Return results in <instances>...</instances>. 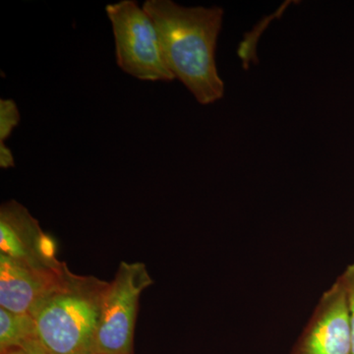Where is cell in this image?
<instances>
[{"instance_id":"1","label":"cell","mask_w":354,"mask_h":354,"mask_svg":"<svg viewBox=\"0 0 354 354\" xmlns=\"http://www.w3.org/2000/svg\"><path fill=\"white\" fill-rule=\"evenodd\" d=\"M143 8L155 23L165 64L174 78L200 104L221 99L225 86L215 53L223 9L184 7L171 0H147Z\"/></svg>"},{"instance_id":"2","label":"cell","mask_w":354,"mask_h":354,"mask_svg":"<svg viewBox=\"0 0 354 354\" xmlns=\"http://www.w3.org/2000/svg\"><path fill=\"white\" fill-rule=\"evenodd\" d=\"M109 286V281L65 269L31 312L46 354L93 353Z\"/></svg>"},{"instance_id":"3","label":"cell","mask_w":354,"mask_h":354,"mask_svg":"<svg viewBox=\"0 0 354 354\" xmlns=\"http://www.w3.org/2000/svg\"><path fill=\"white\" fill-rule=\"evenodd\" d=\"M115 43L120 68L139 80L172 81L152 18L133 0L106 7Z\"/></svg>"},{"instance_id":"4","label":"cell","mask_w":354,"mask_h":354,"mask_svg":"<svg viewBox=\"0 0 354 354\" xmlns=\"http://www.w3.org/2000/svg\"><path fill=\"white\" fill-rule=\"evenodd\" d=\"M153 283L144 263H120L104 297L93 353L134 354L140 297Z\"/></svg>"},{"instance_id":"5","label":"cell","mask_w":354,"mask_h":354,"mask_svg":"<svg viewBox=\"0 0 354 354\" xmlns=\"http://www.w3.org/2000/svg\"><path fill=\"white\" fill-rule=\"evenodd\" d=\"M291 354H353L348 297L341 276L323 293Z\"/></svg>"},{"instance_id":"6","label":"cell","mask_w":354,"mask_h":354,"mask_svg":"<svg viewBox=\"0 0 354 354\" xmlns=\"http://www.w3.org/2000/svg\"><path fill=\"white\" fill-rule=\"evenodd\" d=\"M0 252L44 271H60L65 263L57 258V247L39 221L15 200L0 207Z\"/></svg>"},{"instance_id":"7","label":"cell","mask_w":354,"mask_h":354,"mask_svg":"<svg viewBox=\"0 0 354 354\" xmlns=\"http://www.w3.org/2000/svg\"><path fill=\"white\" fill-rule=\"evenodd\" d=\"M67 267L65 264L60 271H44L0 252V307L15 313L31 314Z\"/></svg>"},{"instance_id":"8","label":"cell","mask_w":354,"mask_h":354,"mask_svg":"<svg viewBox=\"0 0 354 354\" xmlns=\"http://www.w3.org/2000/svg\"><path fill=\"white\" fill-rule=\"evenodd\" d=\"M39 344L31 314L15 313L0 307V354Z\"/></svg>"},{"instance_id":"9","label":"cell","mask_w":354,"mask_h":354,"mask_svg":"<svg viewBox=\"0 0 354 354\" xmlns=\"http://www.w3.org/2000/svg\"><path fill=\"white\" fill-rule=\"evenodd\" d=\"M20 113L16 102L11 99L0 100V143H6L20 122Z\"/></svg>"},{"instance_id":"10","label":"cell","mask_w":354,"mask_h":354,"mask_svg":"<svg viewBox=\"0 0 354 354\" xmlns=\"http://www.w3.org/2000/svg\"><path fill=\"white\" fill-rule=\"evenodd\" d=\"M341 277L346 286V297H348L349 322H351L353 354H354V263L346 268Z\"/></svg>"},{"instance_id":"11","label":"cell","mask_w":354,"mask_h":354,"mask_svg":"<svg viewBox=\"0 0 354 354\" xmlns=\"http://www.w3.org/2000/svg\"><path fill=\"white\" fill-rule=\"evenodd\" d=\"M14 167V157L6 143H0V167L7 169Z\"/></svg>"},{"instance_id":"12","label":"cell","mask_w":354,"mask_h":354,"mask_svg":"<svg viewBox=\"0 0 354 354\" xmlns=\"http://www.w3.org/2000/svg\"><path fill=\"white\" fill-rule=\"evenodd\" d=\"M2 354H46L41 344H35L29 348L13 349Z\"/></svg>"},{"instance_id":"13","label":"cell","mask_w":354,"mask_h":354,"mask_svg":"<svg viewBox=\"0 0 354 354\" xmlns=\"http://www.w3.org/2000/svg\"><path fill=\"white\" fill-rule=\"evenodd\" d=\"M90 354H97V353H90Z\"/></svg>"}]
</instances>
